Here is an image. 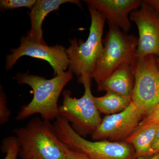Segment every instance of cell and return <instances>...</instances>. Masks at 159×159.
Segmentation results:
<instances>
[{"label":"cell","mask_w":159,"mask_h":159,"mask_svg":"<svg viewBox=\"0 0 159 159\" xmlns=\"http://www.w3.org/2000/svg\"><path fill=\"white\" fill-rule=\"evenodd\" d=\"M94 100L99 112L107 116L122 112L132 101V96H122L111 92H107L102 97H94Z\"/></svg>","instance_id":"cell-15"},{"label":"cell","mask_w":159,"mask_h":159,"mask_svg":"<svg viewBox=\"0 0 159 159\" xmlns=\"http://www.w3.org/2000/svg\"><path fill=\"white\" fill-rule=\"evenodd\" d=\"M66 159H89L81 152L73 150L65 145V147Z\"/></svg>","instance_id":"cell-20"},{"label":"cell","mask_w":159,"mask_h":159,"mask_svg":"<svg viewBox=\"0 0 159 159\" xmlns=\"http://www.w3.org/2000/svg\"><path fill=\"white\" fill-rule=\"evenodd\" d=\"M156 61L157 66L159 70V58L156 57Z\"/></svg>","instance_id":"cell-24"},{"label":"cell","mask_w":159,"mask_h":159,"mask_svg":"<svg viewBox=\"0 0 159 159\" xmlns=\"http://www.w3.org/2000/svg\"><path fill=\"white\" fill-rule=\"evenodd\" d=\"M159 128V122L138 126L125 140L133 146L137 157L149 156L151 147Z\"/></svg>","instance_id":"cell-14"},{"label":"cell","mask_w":159,"mask_h":159,"mask_svg":"<svg viewBox=\"0 0 159 159\" xmlns=\"http://www.w3.org/2000/svg\"><path fill=\"white\" fill-rule=\"evenodd\" d=\"M17 48L12 49L11 54L6 57V70L11 69L18 59L24 56L43 59L48 61L53 68L54 75L59 76L65 72L70 66V60L65 48L57 45L49 47L47 44L34 42L23 36Z\"/></svg>","instance_id":"cell-9"},{"label":"cell","mask_w":159,"mask_h":159,"mask_svg":"<svg viewBox=\"0 0 159 159\" xmlns=\"http://www.w3.org/2000/svg\"><path fill=\"white\" fill-rule=\"evenodd\" d=\"M130 67L134 78L132 100L145 117L159 102V70L156 57H134Z\"/></svg>","instance_id":"cell-7"},{"label":"cell","mask_w":159,"mask_h":159,"mask_svg":"<svg viewBox=\"0 0 159 159\" xmlns=\"http://www.w3.org/2000/svg\"><path fill=\"white\" fill-rule=\"evenodd\" d=\"M89 7L99 11L108 24H111L126 33L130 30L131 24L129 13L141 7L140 0H86Z\"/></svg>","instance_id":"cell-11"},{"label":"cell","mask_w":159,"mask_h":159,"mask_svg":"<svg viewBox=\"0 0 159 159\" xmlns=\"http://www.w3.org/2000/svg\"><path fill=\"white\" fill-rule=\"evenodd\" d=\"M91 23L89 34L85 42L76 38L70 41V46L66 50L70 60L69 71L78 79L91 76L103 50L102 36L106 19L94 8L89 7Z\"/></svg>","instance_id":"cell-4"},{"label":"cell","mask_w":159,"mask_h":159,"mask_svg":"<svg viewBox=\"0 0 159 159\" xmlns=\"http://www.w3.org/2000/svg\"><path fill=\"white\" fill-rule=\"evenodd\" d=\"M108 25V32L102 40L103 50L93 74L97 85L105 81L121 65L131 64L139 42V38L126 34L111 24Z\"/></svg>","instance_id":"cell-5"},{"label":"cell","mask_w":159,"mask_h":159,"mask_svg":"<svg viewBox=\"0 0 159 159\" xmlns=\"http://www.w3.org/2000/svg\"><path fill=\"white\" fill-rule=\"evenodd\" d=\"M36 0H1L0 7L2 10L13 9L21 7L32 9Z\"/></svg>","instance_id":"cell-17"},{"label":"cell","mask_w":159,"mask_h":159,"mask_svg":"<svg viewBox=\"0 0 159 159\" xmlns=\"http://www.w3.org/2000/svg\"><path fill=\"white\" fill-rule=\"evenodd\" d=\"M13 132L20 145L21 159H66L65 147L50 121L33 118Z\"/></svg>","instance_id":"cell-2"},{"label":"cell","mask_w":159,"mask_h":159,"mask_svg":"<svg viewBox=\"0 0 159 159\" xmlns=\"http://www.w3.org/2000/svg\"><path fill=\"white\" fill-rule=\"evenodd\" d=\"M20 148V145L16 136L7 137L2 142L1 149L6 153L4 159H17Z\"/></svg>","instance_id":"cell-16"},{"label":"cell","mask_w":159,"mask_h":159,"mask_svg":"<svg viewBox=\"0 0 159 159\" xmlns=\"http://www.w3.org/2000/svg\"><path fill=\"white\" fill-rule=\"evenodd\" d=\"M129 19L139 30V42L134 57L153 55L159 58V12L143 1L139 9L131 12Z\"/></svg>","instance_id":"cell-10"},{"label":"cell","mask_w":159,"mask_h":159,"mask_svg":"<svg viewBox=\"0 0 159 159\" xmlns=\"http://www.w3.org/2000/svg\"><path fill=\"white\" fill-rule=\"evenodd\" d=\"M92 79L87 76L78 79L84 88V94L79 99L71 97L70 91H64L62 104L59 107V116L71 122L74 130L84 138L93 133L102 120L91 91Z\"/></svg>","instance_id":"cell-6"},{"label":"cell","mask_w":159,"mask_h":159,"mask_svg":"<svg viewBox=\"0 0 159 159\" xmlns=\"http://www.w3.org/2000/svg\"><path fill=\"white\" fill-rule=\"evenodd\" d=\"M66 3H74L81 6L77 0H38L29 12L31 28L27 37L30 40L46 45L43 36L42 24L49 13L57 10L61 5Z\"/></svg>","instance_id":"cell-12"},{"label":"cell","mask_w":159,"mask_h":159,"mask_svg":"<svg viewBox=\"0 0 159 159\" xmlns=\"http://www.w3.org/2000/svg\"><path fill=\"white\" fill-rule=\"evenodd\" d=\"M144 1L159 13V0H145Z\"/></svg>","instance_id":"cell-22"},{"label":"cell","mask_w":159,"mask_h":159,"mask_svg":"<svg viewBox=\"0 0 159 159\" xmlns=\"http://www.w3.org/2000/svg\"><path fill=\"white\" fill-rule=\"evenodd\" d=\"M137 159H159V152L152 156L150 157L146 158L145 157H139Z\"/></svg>","instance_id":"cell-23"},{"label":"cell","mask_w":159,"mask_h":159,"mask_svg":"<svg viewBox=\"0 0 159 159\" xmlns=\"http://www.w3.org/2000/svg\"><path fill=\"white\" fill-rule=\"evenodd\" d=\"M54 129L59 140L69 148L81 152L89 159H137L133 146L126 142L91 141L77 134L70 122L59 116Z\"/></svg>","instance_id":"cell-3"},{"label":"cell","mask_w":159,"mask_h":159,"mask_svg":"<svg viewBox=\"0 0 159 159\" xmlns=\"http://www.w3.org/2000/svg\"><path fill=\"white\" fill-rule=\"evenodd\" d=\"M11 111L7 107L6 95L1 88L0 94V122L1 124L6 123L9 120Z\"/></svg>","instance_id":"cell-18"},{"label":"cell","mask_w":159,"mask_h":159,"mask_svg":"<svg viewBox=\"0 0 159 159\" xmlns=\"http://www.w3.org/2000/svg\"><path fill=\"white\" fill-rule=\"evenodd\" d=\"M157 122H159V102L150 113L143 118L139 126Z\"/></svg>","instance_id":"cell-19"},{"label":"cell","mask_w":159,"mask_h":159,"mask_svg":"<svg viewBox=\"0 0 159 159\" xmlns=\"http://www.w3.org/2000/svg\"><path fill=\"white\" fill-rule=\"evenodd\" d=\"M134 78L130 65L123 64L118 67L105 81L97 85L98 91L111 92L125 96H132Z\"/></svg>","instance_id":"cell-13"},{"label":"cell","mask_w":159,"mask_h":159,"mask_svg":"<svg viewBox=\"0 0 159 159\" xmlns=\"http://www.w3.org/2000/svg\"><path fill=\"white\" fill-rule=\"evenodd\" d=\"M159 152V128L156 134L153 142L151 147L149 156H152Z\"/></svg>","instance_id":"cell-21"},{"label":"cell","mask_w":159,"mask_h":159,"mask_svg":"<svg viewBox=\"0 0 159 159\" xmlns=\"http://www.w3.org/2000/svg\"><path fill=\"white\" fill-rule=\"evenodd\" d=\"M145 117L133 101L124 111L107 115L92 134L93 141L125 142Z\"/></svg>","instance_id":"cell-8"},{"label":"cell","mask_w":159,"mask_h":159,"mask_svg":"<svg viewBox=\"0 0 159 159\" xmlns=\"http://www.w3.org/2000/svg\"><path fill=\"white\" fill-rule=\"evenodd\" d=\"M72 78L73 74L70 71L51 79L29 74H17L15 77L17 82L31 87L34 96L31 102L19 112L16 119L24 120L36 114L49 121L57 119L59 116L57 102L60 95Z\"/></svg>","instance_id":"cell-1"}]
</instances>
